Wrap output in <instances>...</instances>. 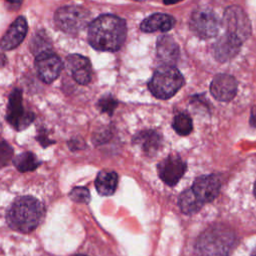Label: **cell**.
Wrapping results in <instances>:
<instances>
[{"label": "cell", "instance_id": "6da1fadb", "mask_svg": "<svg viewBox=\"0 0 256 256\" xmlns=\"http://www.w3.org/2000/svg\"><path fill=\"white\" fill-rule=\"evenodd\" d=\"M127 28L123 19L110 14L97 17L90 23L88 41L100 51H117L123 45Z\"/></svg>", "mask_w": 256, "mask_h": 256}, {"label": "cell", "instance_id": "7a4b0ae2", "mask_svg": "<svg viewBox=\"0 0 256 256\" xmlns=\"http://www.w3.org/2000/svg\"><path fill=\"white\" fill-rule=\"evenodd\" d=\"M44 214V206L38 199L32 196H21L11 204L6 219L13 230L30 233L41 223Z\"/></svg>", "mask_w": 256, "mask_h": 256}, {"label": "cell", "instance_id": "3957f363", "mask_svg": "<svg viewBox=\"0 0 256 256\" xmlns=\"http://www.w3.org/2000/svg\"><path fill=\"white\" fill-rule=\"evenodd\" d=\"M233 241V233L225 227H211L198 238L196 254L197 256H228Z\"/></svg>", "mask_w": 256, "mask_h": 256}, {"label": "cell", "instance_id": "277c9868", "mask_svg": "<svg viewBox=\"0 0 256 256\" xmlns=\"http://www.w3.org/2000/svg\"><path fill=\"white\" fill-rule=\"evenodd\" d=\"M182 74L172 65H162L157 68L148 83L150 92L159 99H168L183 86Z\"/></svg>", "mask_w": 256, "mask_h": 256}, {"label": "cell", "instance_id": "5b68a950", "mask_svg": "<svg viewBox=\"0 0 256 256\" xmlns=\"http://www.w3.org/2000/svg\"><path fill=\"white\" fill-rule=\"evenodd\" d=\"M57 27L65 33L76 34L84 29L90 22V13L79 6L61 7L55 13Z\"/></svg>", "mask_w": 256, "mask_h": 256}, {"label": "cell", "instance_id": "8992f818", "mask_svg": "<svg viewBox=\"0 0 256 256\" xmlns=\"http://www.w3.org/2000/svg\"><path fill=\"white\" fill-rule=\"evenodd\" d=\"M190 28L198 37L207 39L217 34L219 21L212 10L208 8H198L191 15Z\"/></svg>", "mask_w": 256, "mask_h": 256}, {"label": "cell", "instance_id": "52a82bcc", "mask_svg": "<svg viewBox=\"0 0 256 256\" xmlns=\"http://www.w3.org/2000/svg\"><path fill=\"white\" fill-rule=\"evenodd\" d=\"M224 25L228 34L245 41L251 33V24L246 13L237 6H230L224 13Z\"/></svg>", "mask_w": 256, "mask_h": 256}, {"label": "cell", "instance_id": "ba28073f", "mask_svg": "<svg viewBox=\"0 0 256 256\" xmlns=\"http://www.w3.org/2000/svg\"><path fill=\"white\" fill-rule=\"evenodd\" d=\"M7 120L16 129L23 130L34 120V115L30 111H26L22 103V92L14 89L9 97Z\"/></svg>", "mask_w": 256, "mask_h": 256}, {"label": "cell", "instance_id": "9c48e42d", "mask_svg": "<svg viewBox=\"0 0 256 256\" xmlns=\"http://www.w3.org/2000/svg\"><path fill=\"white\" fill-rule=\"evenodd\" d=\"M35 67L39 78L45 83H51L59 76L63 64L55 53L47 51L36 56Z\"/></svg>", "mask_w": 256, "mask_h": 256}, {"label": "cell", "instance_id": "30bf717a", "mask_svg": "<svg viewBox=\"0 0 256 256\" xmlns=\"http://www.w3.org/2000/svg\"><path fill=\"white\" fill-rule=\"evenodd\" d=\"M157 170L161 180L165 184L173 186L185 173L186 163L178 155H170L158 164Z\"/></svg>", "mask_w": 256, "mask_h": 256}, {"label": "cell", "instance_id": "8fae6325", "mask_svg": "<svg viewBox=\"0 0 256 256\" xmlns=\"http://www.w3.org/2000/svg\"><path fill=\"white\" fill-rule=\"evenodd\" d=\"M210 92L217 100L228 102L232 100L236 95V79L229 74H218L211 82Z\"/></svg>", "mask_w": 256, "mask_h": 256}, {"label": "cell", "instance_id": "7c38bea8", "mask_svg": "<svg viewBox=\"0 0 256 256\" xmlns=\"http://www.w3.org/2000/svg\"><path fill=\"white\" fill-rule=\"evenodd\" d=\"M65 65L72 74L74 80L79 84L86 85L91 81V64L86 57L78 54H71L67 56Z\"/></svg>", "mask_w": 256, "mask_h": 256}, {"label": "cell", "instance_id": "4fadbf2b", "mask_svg": "<svg viewBox=\"0 0 256 256\" xmlns=\"http://www.w3.org/2000/svg\"><path fill=\"white\" fill-rule=\"evenodd\" d=\"M192 190L198 199L204 204L212 201L218 195L220 190V181L215 175L200 176L194 181Z\"/></svg>", "mask_w": 256, "mask_h": 256}, {"label": "cell", "instance_id": "5bb4252c", "mask_svg": "<svg viewBox=\"0 0 256 256\" xmlns=\"http://www.w3.org/2000/svg\"><path fill=\"white\" fill-rule=\"evenodd\" d=\"M241 43L242 42L238 38L226 33L215 42L213 46V55L220 62L228 61L238 54Z\"/></svg>", "mask_w": 256, "mask_h": 256}, {"label": "cell", "instance_id": "9a60e30c", "mask_svg": "<svg viewBox=\"0 0 256 256\" xmlns=\"http://www.w3.org/2000/svg\"><path fill=\"white\" fill-rule=\"evenodd\" d=\"M27 33V22L24 17H18L9 27L0 41V47L3 50L16 48L25 38Z\"/></svg>", "mask_w": 256, "mask_h": 256}, {"label": "cell", "instance_id": "2e32d148", "mask_svg": "<svg viewBox=\"0 0 256 256\" xmlns=\"http://www.w3.org/2000/svg\"><path fill=\"white\" fill-rule=\"evenodd\" d=\"M174 24L175 19L172 16L163 13H155L142 21V23L140 24V29L143 32L147 33L155 31L166 32L170 30L174 26Z\"/></svg>", "mask_w": 256, "mask_h": 256}, {"label": "cell", "instance_id": "e0dca14e", "mask_svg": "<svg viewBox=\"0 0 256 256\" xmlns=\"http://www.w3.org/2000/svg\"><path fill=\"white\" fill-rule=\"evenodd\" d=\"M157 56L165 63V65H172L176 63L179 58V47L177 43L170 36H161L157 41Z\"/></svg>", "mask_w": 256, "mask_h": 256}, {"label": "cell", "instance_id": "ac0fdd59", "mask_svg": "<svg viewBox=\"0 0 256 256\" xmlns=\"http://www.w3.org/2000/svg\"><path fill=\"white\" fill-rule=\"evenodd\" d=\"M134 144L138 145L146 155H153L161 146V136L152 130L138 133L134 139Z\"/></svg>", "mask_w": 256, "mask_h": 256}, {"label": "cell", "instance_id": "d6986e66", "mask_svg": "<svg viewBox=\"0 0 256 256\" xmlns=\"http://www.w3.org/2000/svg\"><path fill=\"white\" fill-rule=\"evenodd\" d=\"M118 183V175L114 171L102 170L97 174L95 179V188L97 192L102 196L112 195Z\"/></svg>", "mask_w": 256, "mask_h": 256}, {"label": "cell", "instance_id": "ffe728a7", "mask_svg": "<svg viewBox=\"0 0 256 256\" xmlns=\"http://www.w3.org/2000/svg\"><path fill=\"white\" fill-rule=\"evenodd\" d=\"M203 203L198 199L192 188L185 190L179 197V206L185 214H193L200 210Z\"/></svg>", "mask_w": 256, "mask_h": 256}, {"label": "cell", "instance_id": "44dd1931", "mask_svg": "<svg viewBox=\"0 0 256 256\" xmlns=\"http://www.w3.org/2000/svg\"><path fill=\"white\" fill-rule=\"evenodd\" d=\"M40 162L31 152H23L14 159V165L20 172L33 171L39 166Z\"/></svg>", "mask_w": 256, "mask_h": 256}, {"label": "cell", "instance_id": "7402d4cb", "mask_svg": "<svg viewBox=\"0 0 256 256\" xmlns=\"http://www.w3.org/2000/svg\"><path fill=\"white\" fill-rule=\"evenodd\" d=\"M173 128L179 135H188L192 129V119L186 113H179L174 117Z\"/></svg>", "mask_w": 256, "mask_h": 256}, {"label": "cell", "instance_id": "603a6c76", "mask_svg": "<svg viewBox=\"0 0 256 256\" xmlns=\"http://www.w3.org/2000/svg\"><path fill=\"white\" fill-rule=\"evenodd\" d=\"M32 51L36 56L41 53L51 51L50 42L44 34L35 35V37L32 41Z\"/></svg>", "mask_w": 256, "mask_h": 256}, {"label": "cell", "instance_id": "cb8c5ba5", "mask_svg": "<svg viewBox=\"0 0 256 256\" xmlns=\"http://www.w3.org/2000/svg\"><path fill=\"white\" fill-rule=\"evenodd\" d=\"M69 197L71 200L78 203H88L90 201L89 190L85 187L73 188L69 193Z\"/></svg>", "mask_w": 256, "mask_h": 256}, {"label": "cell", "instance_id": "d4e9b609", "mask_svg": "<svg viewBox=\"0 0 256 256\" xmlns=\"http://www.w3.org/2000/svg\"><path fill=\"white\" fill-rule=\"evenodd\" d=\"M13 157L12 147L5 141L0 139V168L9 164Z\"/></svg>", "mask_w": 256, "mask_h": 256}, {"label": "cell", "instance_id": "484cf974", "mask_svg": "<svg viewBox=\"0 0 256 256\" xmlns=\"http://www.w3.org/2000/svg\"><path fill=\"white\" fill-rule=\"evenodd\" d=\"M116 105H117V102L110 97L103 98L99 101V107L101 108V110L104 112H107L109 114L112 113V111L114 110Z\"/></svg>", "mask_w": 256, "mask_h": 256}, {"label": "cell", "instance_id": "4316f807", "mask_svg": "<svg viewBox=\"0 0 256 256\" xmlns=\"http://www.w3.org/2000/svg\"><path fill=\"white\" fill-rule=\"evenodd\" d=\"M250 124H251L253 127H256V106L252 108L251 117H250Z\"/></svg>", "mask_w": 256, "mask_h": 256}, {"label": "cell", "instance_id": "83f0119b", "mask_svg": "<svg viewBox=\"0 0 256 256\" xmlns=\"http://www.w3.org/2000/svg\"><path fill=\"white\" fill-rule=\"evenodd\" d=\"M182 0H163V2L166 4V5H171V4H175V3H178Z\"/></svg>", "mask_w": 256, "mask_h": 256}, {"label": "cell", "instance_id": "f1b7e54d", "mask_svg": "<svg viewBox=\"0 0 256 256\" xmlns=\"http://www.w3.org/2000/svg\"><path fill=\"white\" fill-rule=\"evenodd\" d=\"M5 63H6V58H5V56L0 53V66L5 65Z\"/></svg>", "mask_w": 256, "mask_h": 256}, {"label": "cell", "instance_id": "f546056e", "mask_svg": "<svg viewBox=\"0 0 256 256\" xmlns=\"http://www.w3.org/2000/svg\"><path fill=\"white\" fill-rule=\"evenodd\" d=\"M7 1L12 4H21V2H22V0H7Z\"/></svg>", "mask_w": 256, "mask_h": 256}, {"label": "cell", "instance_id": "4dcf8cb0", "mask_svg": "<svg viewBox=\"0 0 256 256\" xmlns=\"http://www.w3.org/2000/svg\"><path fill=\"white\" fill-rule=\"evenodd\" d=\"M254 193H255V196H256V182H255V185H254Z\"/></svg>", "mask_w": 256, "mask_h": 256}, {"label": "cell", "instance_id": "1f68e13d", "mask_svg": "<svg viewBox=\"0 0 256 256\" xmlns=\"http://www.w3.org/2000/svg\"><path fill=\"white\" fill-rule=\"evenodd\" d=\"M135 1H148V0H135Z\"/></svg>", "mask_w": 256, "mask_h": 256}, {"label": "cell", "instance_id": "d6a6232c", "mask_svg": "<svg viewBox=\"0 0 256 256\" xmlns=\"http://www.w3.org/2000/svg\"><path fill=\"white\" fill-rule=\"evenodd\" d=\"M74 256H85V255H80V254H79V255H74Z\"/></svg>", "mask_w": 256, "mask_h": 256}]
</instances>
